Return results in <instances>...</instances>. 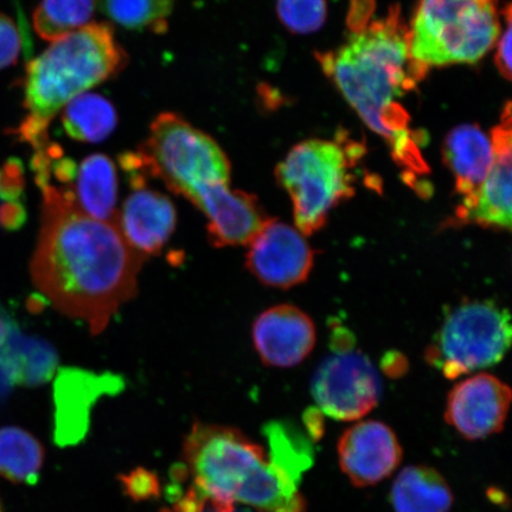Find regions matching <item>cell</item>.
Masks as SVG:
<instances>
[{"mask_svg": "<svg viewBox=\"0 0 512 512\" xmlns=\"http://www.w3.org/2000/svg\"><path fill=\"white\" fill-rule=\"evenodd\" d=\"M9 338V325L6 324L4 318L0 316V349L4 348Z\"/></svg>", "mask_w": 512, "mask_h": 512, "instance_id": "cell-30", "label": "cell"}, {"mask_svg": "<svg viewBox=\"0 0 512 512\" xmlns=\"http://www.w3.org/2000/svg\"><path fill=\"white\" fill-rule=\"evenodd\" d=\"M512 390L489 374H479L457 384L448 395L445 418L460 435L470 440L490 437L508 418Z\"/></svg>", "mask_w": 512, "mask_h": 512, "instance_id": "cell-11", "label": "cell"}, {"mask_svg": "<svg viewBox=\"0 0 512 512\" xmlns=\"http://www.w3.org/2000/svg\"><path fill=\"white\" fill-rule=\"evenodd\" d=\"M24 207L17 202H4L0 198V224L6 228H16L21 222Z\"/></svg>", "mask_w": 512, "mask_h": 512, "instance_id": "cell-28", "label": "cell"}, {"mask_svg": "<svg viewBox=\"0 0 512 512\" xmlns=\"http://www.w3.org/2000/svg\"><path fill=\"white\" fill-rule=\"evenodd\" d=\"M42 192L32 280L56 310L83 320L93 334H100L137 293L145 258L128 245L117 222L81 213L59 191Z\"/></svg>", "mask_w": 512, "mask_h": 512, "instance_id": "cell-1", "label": "cell"}, {"mask_svg": "<svg viewBox=\"0 0 512 512\" xmlns=\"http://www.w3.org/2000/svg\"><path fill=\"white\" fill-rule=\"evenodd\" d=\"M317 59L371 130L388 140L408 176L426 174L418 134L409 127V115L400 100L427 72L409 54V29L398 6L386 17L355 30L342 48L318 54Z\"/></svg>", "mask_w": 512, "mask_h": 512, "instance_id": "cell-2", "label": "cell"}, {"mask_svg": "<svg viewBox=\"0 0 512 512\" xmlns=\"http://www.w3.org/2000/svg\"><path fill=\"white\" fill-rule=\"evenodd\" d=\"M185 472L217 512H234L236 503L255 512H305L299 491L309 466L287 454L254 443L233 427L192 426L183 444Z\"/></svg>", "mask_w": 512, "mask_h": 512, "instance_id": "cell-3", "label": "cell"}, {"mask_svg": "<svg viewBox=\"0 0 512 512\" xmlns=\"http://www.w3.org/2000/svg\"><path fill=\"white\" fill-rule=\"evenodd\" d=\"M364 152L347 134H338L336 140H306L288 152L275 177L291 197L300 232H318L330 211L355 194V169Z\"/></svg>", "mask_w": 512, "mask_h": 512, "instance_id": "cell-6", "label": "cell"}, {"mask_svg": "<svg viewBox=\"0 0 512 512\" xmlns=\"http://www.w3.org/2000/svg\"><path fill=\"white\" fill-rule=\"evenodd\" d=\"M100 8L115 23L130 30L164 32L174 0H98Z\"/></svg>", "mask_w": 512, "mask_h": 512, "instance_id": "cell-23", "label": "cell"}, {"mask_svg": "<svg viewBox=\"0 0 512 512\" xmlns=\"http://www.w3.org/2000/svg\"><path fill=\"white\" fill-rule=\"evenodd\" d=\"M120 164L131 177H155L195 203L204 192L229 184V159L215 140L175 113L153 120L150 136L137 153H125Z\"/></svg>", "mask_w": 512, "mask_h": 512, "instance_id": "cell-5", "label": "cell"}, {"mask_svg": "<svg viewBox=\"0 0 512 512\" xmlns=\"http://www.w3.org/2000/svg\"><path fill=\"white\" fill-rule=\"evenodd\" d=\"M389 502L395 512H450L454 498L437 470L414 465L405 467L395 478Z\"/></svg>", "mask_w": 512, "mask_h": 512, "instance_id": "cell-19", "label": "cell"}, {"mask_svg": "<svg viewBox=\"0 0 512 512\" xmlns=\"http://www.w3.org/2000/svg\"><path fill=\"white\" fill-rule=\"evenodd\" d=\"M96 3L98 0H42L34 14L37 35L54 42L86 27Z\"/></svg>", "mask_w": 512, "mask_h": 512, "instance_id": "cell-22", "label": "cell"}, {"mask_svg": "<svg viewBox=\"0 0 512 512\" xmlns=\"http://www.w3.org/2000/svg\"><path fill=\"white\" fill-rule=\"evenodd\" d=\"M127 57L110 24L91 23L54 41L29 63L24 83L27 117L16 134L40 149L47 144L48 127L70 101L117 75Z\"/></svg>", "mask_w": 512, "mask_h": 512, "instance_id": "cell-4", "label": "cell"}, {"mask_svg": "<svg viewBox=\"0 0 512 512\" xmlns=\"http://www.w3.org/2000/svg\"><path fill=\"white\" fill-rule=\"evenodd\" d=\"M43 460V447L31 434L17 427L0 430V476L12 483L34 485Z\"/></svg>", "mask_w": 512, "mask_h": 512, "instance_id": "cell-21", "label": "cell"}, {"mask_svg": "<svg viewBox=\"0 0 512 512\" xmlns=\"http://www.w3.org/2000/svg\"><path fill=\"white\" fill-rule=\"evenodd\" d=\"M339 465L352 485L367 488L393 475L402 447L392 428L380 421L358 422L338 441Z\"/></svg>", "mask_w": 512, "mask_h": 512, "instance_id": "cell-12", "label": "cell"}, {"mask_svg": "<svg viewBox=\"0 0 512 512\" xmlns=\"http://www.w3.org/2000/svg\"><path fill=\"white\" fill-rule=\"evenodd\" d=\"M59 192L81 213L96 220L117 222L118 176L107 156L96 153L83 159L72 182Z\"/></svg>", "mask_w": 512, "mask_h": 512, "instance_id": "cell-17", "label": "cell"}, {"mask_svg": "<svg viewBox=\"0 0 512 512\" xmlns=\"http://www.w3.org/2000/svg\"><path fill=\"white\" fill-rule=\"evenodd\" d=\"M0 512H3V510H2V504H0Z\"/></svg>", "mask_w": 512, "mask_h": 512, "instance_id": "cell-32", "label": "cell"}, {"mask_svg": "<svg viewBox=\"0 0 512 512\" xmlns=\"http://www.w3.org/2000/svg\"><path fill=\"white\" fill-rule=\"evenodd\" d=\"M499 35L497 0H420L409 29V54L426 70L476 63Z\"/></svg>", "mask_w": 512, "mask_h": 512, "instance_id": "cell-7", "label": "cell"}, {"mask_svg": "<svg viewBox=\"0 0 512 512\" xmlns=\"http://www.w3.org/2000/svg\"><path fill=\"white\" fill-rule=\"evenodd\" d=\"M505 28L498 42L495 62L505 79L512 81V3L504 9Z\"/></svg>", "mask_w": 512, "mask_h": 512, "instance_id": "cell-27", "label": "cell"}, {"mask_svg": "<svg viewBox=\"0 0 512 512\" xmlns=\"http://www.w3.org/2000/svg\"><path fill=\"white\" fill-rule=\"evenodd\" d=\"M491 140L494 165L475 197L459 207L457 217L463 223L512 232V133L499 125Z\"/></svg>", "mask_w": 512, "mask_h": 512, "instance_id": "cell-15", "label": "cell"}, {"mask_svg": "<svg viewBox=\"0 0 512 512\" xmlns=\"http://www.w3.org/2000/svg\"><path fill=\"white\" fill-rule=\"evenodd\" d=\"M334 352L313 376L312 395L332 419L354 421L373 411L380 399L379 375L362 352L352 349L347 332L334 337Z\"/></svg>", "mask_w": 512, "mask_h": 512, "instance_id": "cell-9", "label": "cell"}, {"mask_svg": "<svg viewBox=\"0 0 512 512\" xmlns=\"http://www.w3.org/2000/svg\"><path fill=\"white\" fill-rule=\"evenodd\" d=\"M125 492L134 501H146L160 494V484L156 475L144 469H138L121 478Z\"/></svg>", "mask_w": 512, "mask_h": 512, "instance_id": "cell-26", "label": "cell"}, {"mask_svg": "<svg viewBox=\"0 0 512 512\" xmlns=\"http://www.w3.org/2000/svg\"><path fill=\"white\" fill-rule=\"evenodd\" d=\"M253 343L268 367L291 368L303 362L316 344L311 318L293 305H278L262 312L252 330Z\"/></svg>", "mask_w": 512, "mask_h": 512, "instance_id": "cell-13", "label": "cell"}, {"mask_svg": "<svg viewBox=\"0 0 512 512\" xmlns=\"http://www.w3.org/2000/svg\"><path fill=\"white\" fill-rule=\"evenodd\" d=\"M62 124L68 136L82 143H100L111 136L118 115L99 94H81L64 107Z\"/></svg>", "mask_w": 512, "mask_h": 512, "instance_id": "cell-20", "label": "cell"}, {"mask_svg": "<svg viewBox=\"0 0 512 512\" xmlns=\"http://www.w3.org/2000/svg\"><path fill=\"white\" fill-rule=\"evenodd\" d=\"M277 14L293 34H312L323 27L328 5L326 0H278Z\"/></svg>", "mask_w": 512, "mask_h": 512, "instance_id": "cell-24", "label": "cell"}, {"mask_svg": "<svg viewBox=\"0 0 512 512\" xmlns=\"http://www.w3.org/2000/svg\"><path fill=\"white\" fill-rule=\"evenodd\" d=\"M445 162L456 178L462 204L475 197L494 165L492 140L476 125H462L448 134L444 146Z\"/></svg>", "mask_w": 512, "mask_h": 512, "instance_id": "cell-18", "label": "cell"}, {"mask_svg": "<svg viewBox=\"0 0 512 512\" xmlns=\"http://www.w3.org/2000/svg\"><path fill=\"white\" fill-rule=\"evenodd\" d=\"M203 512H217L215 510V508L213 507V504H211V502L209 501V499L207 501L206 508H204ZM234 512H255V511L252 509H249V508H236V510Z\"/></svg>", "mask_w": 512, "mask_h": 512, "instance_id": "cell-31", "label": "cell"}, {"mask_svg": "<svg viewBox=\"0 0 512 512\" xmlns=\"http://www.w3.org/2000/svg\"><path fill=\"white\" fill-rule=\"evenodd\" d=\"M247 246L246 266L261 284L290 288L309 278L315 252L298 228L270 217Z\"/></svg>", "mask_w": 512, "mask_h": 512, "instance_id": "cell-10", "label": "cell"}, {"mask_svg": "<svg viewBox=\"0 0 512 512\" xmlns=\"http://www.w3.org/2000/svg\"><path fill=\"white\" fill-rule=\"evenodd\" d=\"M117 223L128 245L146 259L162 251L169 241L177 214L169 197L139 185L126 198Z\"/></svg>", "mask_w": 512, "mask_h": 512, "instance_id": "cell-16", "label": "cell"}, {"mask_svg": "<svg viewBox=\"0 0 512 512\" xmlns=\"http://www.w3.org/2000/svg\"><path fill=\"white\" fill-rule=\"evenodd\" d=\"M208 219V235L215 247L247 245L270 219L258 198L245 191L219 184L194 203Z\"/></svg>", "mask_w": 512, "mask_h": 512, "instance_id": "cell-14", "label": "cell"}, {"mask_svg": "<svg viewBox=\"0 0 512 512\" xmlns=\"http://www.w3.org/2000/svg\"><path fill=\"white\" fill-rule=\"evenodd\" d=\"M21 30L8 16L0 14V69L12 66L22 50Z\"/></svg>", "mask_w": 512, "mask_h": 512, "instance_id": "cell-25", "label": "cell"}, {"mask_svg": "<svg viewBox=\"0 0 512 512\" xmlns=\"http://www.w3.org/2000/svg\"><path fill=\"white\" fill-rule=\"evenodd\" d=\"M511 347V313L490 300H472L447 313L426 358L452 380L495 366Z\"/></svg>", "mask_w": 512, "mask_h": 512, "instance_id": "cell-8", "label": "cell"}, {"mask_svg": "<svg viewBox=\"0 0 512 512\" xmlns=\"http://www.w3.org/2000/svg\"><path fill=\"white\" fill-rule=\"evenodd\" d=\"M501 126L507 128V130L512 133V102L505 107L502 115Z\"/></svg>", "mask_w": 512, "mask_h": 512, "instance_id": "cell-29", "label": "cell"}]
</instances>
